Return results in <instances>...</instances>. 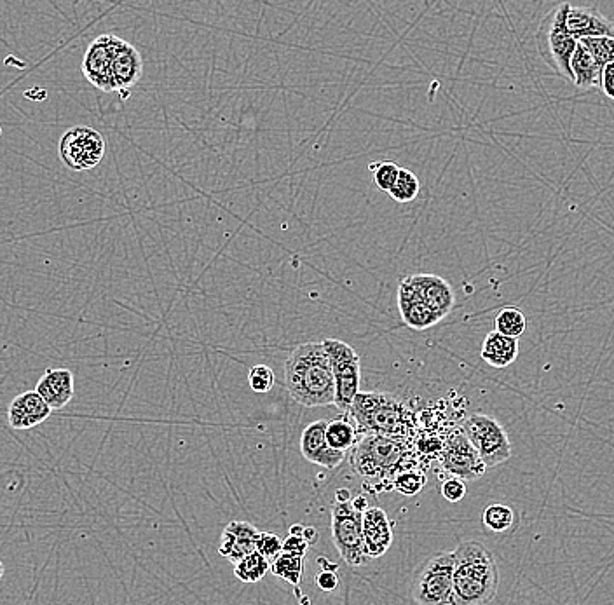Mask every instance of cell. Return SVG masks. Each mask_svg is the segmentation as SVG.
Here are the masks:
<instances>
[{"label":"cell","mask_w":614,"mask_h":605,"mask_svg":"<svg viewBox=\"0 0 614 605\" xmlns=\"http://www.w3.org/2000/svg\"><path fill=\"white\" fill-rule=\"evenodd\" d=\"M285 386L292 400L304 407L334 405V372L321 342L295 347L285 361Z\"/></svg>","instance_id":"obj_1"},{"label":"cell","mask_w":614,"mask_h":605,"mask_svg":"<svg viewBox=\"0 0 614 605\" xmlns=\"http://www.w3.org/2000/svg\"><path fill=\"white\" fill-rule=\"evenodd\" d=\"M452 553V605L491 604L499 590V567L494 553L478 541H464Z\"/></svg>","instance_id":"obj_2"},{"label":"cell","mask_w":614,"mask_h":605,"mask_svg":"<svg viewBox=\"0 0 614 605\" xmlns=\"http://www.w3.org/2000/svg\"><path fill=\"white\" fill-rule=\"evenodd\" d=\"M358 433L409 440L414 431V415L405 403L389 393L360 391L349 408Z\"/></svg>","instance_id":"obj_3"},{"label":"cell","mask_w":614,"mask_h":605,"mask_svg":"<svg viewBox=\"0 0 614 605\" xmlns=\"http://www.w3.org/2000/svg\"><path fill=\"white\" fill-rule=\"evenodd\" d=\"M409 440L383 435H363L351 454V466L358 475L370 480H386L407 470Z\"/></svg>","instance_id":"obj_4"},{"label":"cell","mask_w":614,"mask_h":605,"mask_svg":"<svg viewBox=\"0 0 614 605\" xmlns=\"http://www.w3.org/2000/svg\"><path fill=\"white\" fill-rule=\"evenodd\" d=\"M571 4H559L546 14L536 32V46L543 62L552 68L555 74L560 75L564 81L573 84L571 74V58H573L578 41L567 30L566 20Z\"/></svg>","instance_id":"obj_5"},{"label":"cell","mask_w":614,"mask_h":605,"mask_svg":"<svg viewBox=\"0 0 614 605\" xmlns=\"http://www.w3.org/2000/svg\"><path fill=\"white\" fill-rule=\"evenodd\" d=\"M459 429L475 447L485 468H496L499 464L510 461L512 442L501 422L491 415H468Z\"/></svg>","instance_id":"obj_6"},{"label":"cell","mask_w":614,"mask_h":605,"mask_svg":"<svg viewBox=\"0 0 614 605\" xmlns=\"http://www.w3.org/2000/svg\"><path fill=\"white\" fill-rule=\"evenodd\" d=\"M323 347L332 365L335 384V407L344 414H349L356 395L360 393L362 384V361L355 349L339 339H325Z\"/></svg>","instance_id":"obj_7"},{"label":"cell","mask_w":614,"mask_h":605,"mask_svg":"<svg viewBox=\"0 0 614 605\" xmlns=\"http://www.w3.org/2000/svg\"><path fill=\"white\" fill-rule=\"evenodd\" d=\"M363 513L356 510L351 501L332 504V539L342 560L349 567H362L370 560L365 551L362 527Z\"/></svg>","instance_id":"obj_8"},{"label":"cell","mask_w":614,"mask_h":605,"mask_svg":"<svg viewBox=\"0 0 614 605\" xmlns=\"http://www.w3.org/2000/svg\"><path fill=\"white\" fill-rule=\"evenodd\" d=\"M454 553L442 551L426 562L412 583V599L417 605H452Z\"/></svg>","instance_id":"obj_9"},{"label":"cell","mask_w":614,"mask_h":605,"mask_svg":"<svg viewBox=\"0 0 614 605\" xmlns=\"http://www.w3.org/2000/svg\"><path fill=\"white\" fill-rule=\"evenodd\" d=\"M58 154L72 171L93 170L105 157V138L89 126H74L62 136Z\"/></svg>","instance_id":"obj_10"},{"label":"cell","mask_w":614,"mask_h":605,"mask_svg":"<svg viewBox=\"0 0 614 605\" xmlns=\"http://www.w3.org/2000/svg\"><path fill=\"white\" fill-rule=\"evenodd\" d=\"M440 468L452 478H459L466 482H475L478 478L484 476L485 464L478 456L477 450L471 445L470 440L464 436L461 429L452 431L451 435L447 436L440 456H438Z\"/></svg>","instance_id":"obj_11"},{"label":"cell","mask_w":614,"mask_h":605,"mask_svg":"<svg viewBox=\"0 0 614 605\" xmlns=\"http://www.w3.org/2000/svg\"><path fill=\"white\" fill-rule=\"evenodd\" d=\"M121 37L117 35H100L89 44L88 51L82 60V74L93 84L96 89L102 91H114L112 81V67L116 56L117 42Z\"/></svg>","instance_id":"obj_12"},{"label":"cell","mask_w":614,"mask_h":605,"mask_svg":"<svg viewBox=\"0 0 614 605\" xmlns=\"http://www.w3.org/2000/svg\"><path fill=\"white\" fill-rule=\"evenodd\" d=\"M405 281L419 295V299L437 314L438 320H444L445 316L451 313L456 299L451 285L444 278L435 274H416L405 278Z\"/></svg>","instance_id":"obj_13"},{"label":"cell","mask_w":614,"mask_h":605,"mask_svg":"<svg viewBox=\"0 0 614 605\" xmlns=\"http://www.w3.org/2000/svg\"><path fill=\"white\" fill-rule=\"evenodd\" d=\"M327 424V421L320 419V421L311 422L302 431L301 452L309 463L321 466L325 470H335L346 459V454L328 447L327 438H325Z\"/></svg>","instance_id":"obj_14"},{"label":"cell","mask_w":614,"mask_h":605,"mask_svg":"<svg viewBox=\"0 0 614 605\" xmlns=\"http://www.w3.org/2000/svg\"><path fill=\"white\" fill-rule=\"evenodd\" d=\"M567 30L574 41L597 39V37H614V25L597 11L595 7H569L566 20Z\"/></svg>","instance_id":"obj_15"},{"label":"cell","mask_w":614,"mask_h":605,"mask_svg":"<svg viewBox=\"0 0 614 605\" xmlns=\"http://www.w3.org/2000/svg\"><path fill=\"white\" fill-rule=\"evenodd\" d=\"M363 541L369 560L383 557L393 543V524L383 508H369L362 517Z\"/></svg>","instance_id":"obj_16"},{"label":"cell","mask_w":614,"mask_h":605,"mask_svg":"<svg viewBox=\"0 0 614 605\" xmlns=\"http://www.w3.org/2000/svg\"><path fill=\"white\" fill-rule=\"evenodd\" d=\"M51 408L46 405L35 391H27L16 396L7 408V422L13 429L25 431L46 422L51 415Z\"/></svg>","instance_id":"obj_17"},{"label":"cell","mask_w":614,"mask_h":605,"mask_svg":"<svg viewBox=\"0 0 614 605\" xmlns=\"http://www.w3.org/2000/svg\"><path fill=\"white\" fill-rule=\"evenodd\" d=\"M35 393L41 396L51 410H62L72 402L76 393L74 374L67 368L46 370V374L42 375L35 386Z\"/></svg>","instance_id":"obj_18"},{"label":"cell","mask_w":614,"mask_h":605,"mask_svg":"<svg viewBox=\"0 0 614 605\" xmlns=\"http://www.w3.org/2000/svg\"><path fill=\"white\" fill-rule=\"evenodd\" d=\"M259 532L248 522H231L226 525L220 538L219 553L232 564H238L241 558L257 551Z\"/></svg>","instance_id":"obj_19"},{"label":"cell","mask_w":614,"mask_h":605,"mask_svg":"<svg viewBox=\"0 0 614 605\" xmlns=\"http://www.w3.org/2000/svg\"><path fill=\"white\" fill-rule=\"evenodd\" d=\"M144 74V62L135 46L130 42L119 39L117 42L116 56H114V67H112V81H114V91L128 93L126 89L133 88L140 77Z\"/></svg>","instance_id":"obj_20"},{"label":"cell","mask_w":614,"mask_h":605,"mask_svg":"<svg viewBox=\"0 0 614 605\" xmlns=\"http://www.w3.org/2000/svg\"><path fill=\"white\" fill-rule=\"evenodd\" d=\"M398 309H400L405 325L414 330H426L440 323L437 314L419 299V295L410 288L405 279H402L400 288H398Z\"/></svg>","instance_id":"obj_21"},{"label":"cell","mask_w":614,"mask_h":605,"mask_svg":"<svg viewBox=\"0 0 614 605\" xmlns=\"http://www.w3.org/2000/svg\"><path fill=\"white\" fill-rule=\"evenodd\" d=\"M480 356L491 367H510L519 356V340L510 339V337H505L498 332H491L485 337Z\"/></svg>","instance_id":"obj_22"},{"label":"cell","mask_w":614,"mask_h":605,"mask_svg":"<svg viewBox=\"0 0 614 605\" xmlns=\"http://www.w3.org/2000/svg\"><path fill=\"white\" fill-rule=\"evenodd\" d=\"M571 74L576 88H601V68L597 67L592 55L578 42L573 58H571Z\"/></svg>","instance_id":"obj_23"},{"label":"cell","mask_w":614,"mask_h":605,"mask_svg":"<svg viewBox=\"0 0 614 605\" xmlns=\"http://www.w3.org/2000/svg\"><path fill=\"white\" fill-rule=\"evenodd\" d=\"M325 438L330 449L346 454L348 450L355 449L358 443V429L346 417H337L334 421L328 422Z\"/></svg>","instance_id":"obj_24"},{"label":"cell","mask_w":614,"mask_h":605,"mask_svg":"<svg viewBox=\"0 0 614 605\" xmlns=\"http://www.w3.org/2000/svg\"><path fill=\"white\" fill-rule=\"evenodd\" d=\"M276 578L285 579L290 585L294 586L295 593L301 595L299 586H301L302 572H304V557L297 553H288L281 551L278 557L271 562V569Z\"/></svg>","instance_id":"obj_25"},{"label":"cell","mask_w":614,"mask_h":605,"mask_svg":"<svg viewBox=\"0 0 614 605\" xmlns=\"http://www.w3.org/2000/svg\"><path fill=\"white\" fill-rule=\"evenodd\" d=\"M494 327L498 334L510 337V339H520V335L526 334L527 330V318L526 314L520 311L519 307H503L499 311L496 320H494Z\"/></svg>","instance_id":"obj_26"},{"label":"cell","mask_w":614,"mask_h":605,"mask_svg":"<svg viewBox=\"0 0 614 605\" xmlns=\"http://www.w3.org/2000/svg\"><path fill=\"white\" fill-rule=\"evenodd\" d=\"M271 569V564L257 551H253L245 558H241L238 564H234V576L243 583H259Z\"/></svg>","instance_id":"obj_27"},{"label":"cell","mask_w":614,"mask_h":605,"mask_svg":"<svg viewBox=\"0 0 614 605\" xmlns=\"http://www.w3.org/2000/svg\"><path fill=\"white\" fill-rule=\"evenodd\" d=\"M482 520L489 531L503 534L510 531L515 524V511L506 504L494 503L485 508Z\"/></svg>","instance_id":"obj_28"},{"label":"cell","mask_w":614,"mask_h":605,"mask_svg":"<svg viewBox=\"0 0 614 605\" xmlns=\"http://www.w3.org/2000/svg\"><path fill=\"white\" fill-rule=\"evenodd\" d=\"M419 191H421L419 178L412 171L400 168V173H398L393 189L389 191V196L395 199L396 203H410L419 196Z\"/></svg>","instance_id":"obj_29"},{"label":"cell","mask_w":614,"mask_h":605,"mask_svg":"<svg viewBox=\"0 0 614 605\" xmlns=\"http://www.w3.org/2000/svg\"><path fill=\"white\" fill-rule=\"evenodd\" d=\"M581 46L592 55L597 67L604 70L606 65L614 63V37H597V39H583Z\"/></svg>","instance_id":"obj_30"},{"label":"cell","mask_w":614,"mask_h":605,"mask_svg":"<svg viewBox=\"0 0 614 605\" xmlns=\"http://www.w3.org/2000/svg\"><path fill=\"white\" fill-rule=\"evenodd\" d=\"M426 485V475L417 470H403L391 480V487L403 496H416Z\"/></svg>","instance_id":"obj_31"},{"label":"cell","mask_w":614,"mask_h":605,"mask_svg":"<svg viewBox=\"0 0 614 605\" xmlns=\"http://www.w3.org/2000/svg\"><path fill=\"white\" fill-rule=\"evenodd\" d=\"M369 171L372 173V177H374L377 189L389 192L393 189L396 178H398L400 166L396 163H391V161H381V163L369 164Z\"/></svg>","instance_id":"obj_32"},{"label":"cell","mask_w":614,"mask_h":605,"mask_svg":"<svg viewBox=\"0 0 614 605\" xmlns=\"http://www.w3.org/2000/svg\"><path fill=\"white\" fill-rule=\"evenodd\" d=\"M274 372L267 365H255L248 372V384L255 393H269L274 388Z\"/></svg>","instance_id":"obj_33"},{"label":"cell","mask_w":614,"mask_h":605,"mask_svg":"<svg viewBox=\"0 0 614 605\" xmlns=\"http://www.w3.org/2000/svg\"><path fill=\"white\" fill-rule=\"evenodd\" d=\"M283 551V541H281L276 534L271 532H259V538H257V553H260L262 557L266 558L267 562L271 564L274 558L280 555Z\"/></svg>","instance_id":"obj_34"},{"label":"cell","mask_w":614,"mask_h":605,"mask_svg":"<svg viewBox=\"0 0 614 605\" xmlns=\"http://www.w3.org/2000/svg\"><path fill=\"white\" fill-rule=\"evenodd\" d=\"M442 496L449 503H459L466 496V483L463 480H459V478H452L451 476L442 485Z\"/></svg>","instance_id":"obj_35"},{"label":"cell","mask_w":614,"mask_h":605,"mask_svg":"<svg viewBox=\"0 0 614 605\" xmlns=\"http://www.w3.org/2000/svg\"><path fill=\"white\" fill-rule=\"evenodd\" d=\"M316 583L320 586V590L323 592H334L339 588V578L335 576V571H327V569H321L316 576Z\"/></svg>","instance_id":"obj_36"},{"label":"cell","mask_w":614,"mask_h":605,"mask_svg":"<svg viewBox=\"0 0 614 605\" xmlns=\"http://www.w3.org/2000/svg\"><path fill=\"white\" fill-rule=\"evenodd\" d=\"M601 89L609 100H614V63L604 67L601 74Z\"/></svg>","instance_id":"obj_37"},{"label":"cell","mask_w":614,"mask_h":605,"mask_svg":"<svg viewBox=\"0 0 614 605\" xmlns=\"http://www.w3.org/2000/svg\"><path fill=\"white\" fill-rule=\"evenodd\" d=\"M307 548H309V544L302 536H290L283 541V551H288V553H297V555L306 557Z\"/></svg>","instance_id":"obj_38"},{"label":"cell","mask_w":614,"mask_h":605,"mask_svg":"<svg viewBox=\"0 0 614 605\" xmlns=\"http://www.w3.org/2000/svg\"><path fill=\"white\" fill-rule=\"evenodd\" d=\"M302 538L306 539V543L309 544V546H313V544L318 541V531L313 529V527H306V529H304V534H302Z\"/></svg>","instance_id":"obj_39"},{"label":"cell","mask_w":614,"mask_h":605,"mask_svg":"<svg viewBox=\"0 0 614 605\" xmlns=\"http://www.w3.org/2000/svg\"><path fill=\"white\" fill-rule=\"evenodd\" d=\"M351 503L360 513H365V511L369 510V504H367V497L365 496L355 497V499H351Z\"/></svg>","instance_id":"obj_40"},{"label":"cell","mask_w":614,"mask_h":605,"mask_svg":"<svg viewBox=\"0 0 614 605\" xmlns=\"http://www.w3.org/2000/svg\"><path fill=\"white\" fill-rule=\"evenodd\" d=\"M335 501H339V503H346V501H351V494H349V490H337V494H335Z\"/></svg>","instance_id":"obj_41"},{"label":"cell","mask_w":614,"mask_h":605,"mask_svg":"<svg viewBox=\"0 0 614 605\" xmlns=\"http://www.w3.org/2000/svg\"><path fill=\"white\" fill-rule=\"evenodd\" d=\"M302 534H304V527L302 525H294L290 529V536H302Z\"/></svg>","instance_id":"obj_42"},{"label":"cell","mask_w":614,"mask_h":605,"mask_svg":"<svg viewBox=\"0 0 614 605\" xmlns=\"http://www.w3.org/2000/svg\"><path fill=\"white\" fill-rule=\"evenodd\" d=\"M4 572H6V567L2 564V560H0V581L4 578Z\"/></svg>","instance_id":"obj_43"}]
</instances>
